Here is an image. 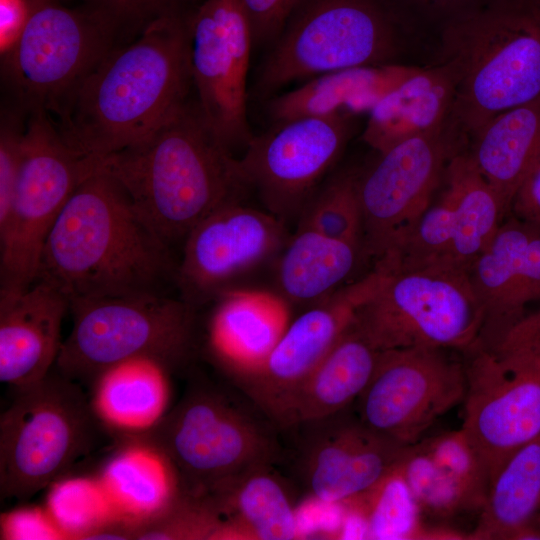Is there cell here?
Returning a JSON list of instances; mask_svg holds the SVG:
<instances>
[{
    "instance_id": "cell-11",
    "label": "cell",
    "mask_w": 540,
    "mask_h": 540,
    "mask_svg": "<svg viewBox=\"0 0 540 540\" xmlns=\"http://www.w3.org/2000/svg\"><path fill=\"white\" fill-rule=\"evenodd\" d=\"M120 39L116 25L91 5L70 9L56 0H32L23 30L3 52L20 110L54 115Z\"/></svg>"
},
{
    "instance_id": "cell-26",
    "label": "cell",
    "mask_w": 540,
    "mask_h": 540,
    "mask_svg": "<svg viewBox=\"0 0 540 540\" xmlns=\"http://www.w3.org/2000/svg\"><path fill=\"white\" fill-rule=\"evenodd\" d=\"M379 353L353 320L298 393L286 429L342 413L366 388Z\"/></svg>"
},
{
    "instance_id": "cell-43",
    "label": "cell",
    "mask_w": 540,
    "mask_h": 540,
    "mask_svg": "<svg viewBox=\"0 0 540 540\" xmlns=\"http://www.w3.org/2000/svg\"><path fill=\"white\" fill-rule=\"evenodd\" d=\"M256 45L272 44L299 0H241Z\"/></svg>"
},
{
    "instance_id": "cell-22",
    "label": "cell",
    "mask_w": 540,
    "mask_h": 540,
    "mask_svg": "<svg viewBox=\"0 0 540 540\" xmlns=\"http://www.w3.org/2000/svg\"><path fill=\"white\" fill-rule=\"evenodd\" d=\"M208 328L213 358L234 380L255 373L289 325L288 303L279 295L229 289L217 298Z\"/></svg>"
},
{
    "instance_id": "cell-27",
    "label": "cell",
    "mask_w": 540,
    "mask_h": 540,
    "mask_svg": "<svg viewBox=\"0 0 540 540\" xmlns=\"http://www.w3.org/2000/svg\"><path fill=\"white\" fill-rule=\"evenodd\" d=\"M414 71L388 64L324 73L274 97L267 106L268 115L277 124L303 117L371 111Z\"/></svg>"
},
{
    "instance_id": "cell-41",
    "label": "cell",
    "mask_w": 540,
    "mask_h": 540,
    "mask_svg": "<svg viewBox=\"0 0 540 540\" xmlns=\"http://www.w3.org/2000/svg\"><path fill=\"white\" fill-rule=\"evenodd\" d=\"M25 125L14 114L2 116L0 129V227L9 215L22 157Z\"/></svg>"
},
{
    "instance_id": "cell-23",
    "label": "cell",
    "mask_w": 540,
    "mask_h": 540,
    "mask_svg": "<svg viewBox=\"0 0 540 540\" xmlns=\"http://www.w3.org/2000/svg\"><path fill=\"white\" fill-rule=\"evenodd\" d=\"M218 513V539L289 540L302 537L289 490L273 465L251 468L203 495Z\"/></svg>"
},
{
    "instance_id": "cell-44",
    "label": "cell",
    "mask_w": 540,
    "mask_h": 540,
    "mask_svg": "<svg viewBox=\"0 0 540 540\" xmlns=\"http://www.w3.org/2000/svg\"><path fill=\"white\" fill-rule=\"evenodd\" d=\"M490 348L540 368V309L524 314Z\"/></svg>"
},
{
    "instance_id": "cell-33",
    "label": "cell",
    "mask_w": 540,
    "mask_h": 540,
    "mask_svg": "<svg viewBox=\"0 0 540 540\" xmlns=\"http://www.w3.org/2000/svg\"><path fill=\"white\" fill-rule=\"evenodd\" d=\"M341 504L346 529L355 538L397 540L427 536L421 509L399 466L369 490Z\"/></svg>"
},
{
    "instance_id": "cell-7",
    "label": "cell",
    "mask_w": 540,
    "mask_h": 540,
    "mask_svg": "<svg viewBox=\"0 0 540 540\" xmlns=\"http://www.w3.org/2000/svg\"><path fill=\"white\" fill-rule=\"evenodd\" d=\"M407 30L382 0H299L272 43L257 81L268 95L296 81L388 65Z\"/></svg>"
},
{
    "instance_id": "cell-40",
    "label": "cell",
    "mask_w": 540,
    "mask_h": 540,
    "mask_svg": "<svg viewBox=\"0 0 540 540\" xmlns=\"http://www.w3.org/2000/svg\"><path fill=\"white\" fill-rule=\"evenodd\" d=\"M406 30L438 27L481 6L488 0H382Z\"/></svg>"
},
{
    "instance_id": "cell-2",
    "label": "cell",
    "mask_w": 540,
    "mask_h": 540,
    "mask_svg": "<svg viewBox=\"0 0 540 540\" xmlns=\"http://www.w3.org/2000/svg\"><path fill=\"white\" fill-rule=\"evenodd\" d=\"M177 266L171 248L145 224L122 185L96 167L53 225L36 280L53 285L69 302L164 294L175 283Z\"/></svg>"
},
{
    "instance_id": "cell-21",
    "label": "cell",
    "mask_w": 540,
    "mask_h": 540,
    "mask_svg": "<svg viewBox=\"0 0 540 540\" xmlns=\"http://www.w3.org/2000/svg\"><path fill=\"white\" fill-rule=\"evenodd\" d=\"M70 307L53 285L36 280L22 291H0V380L15 390L47 376L56 363L61 325Z\"/></svg>"
},
{
    "instance_id": "cell-45",
    "label": "cell",
    "mask_w": 540,
    "mask_h": 540,
    "mask_svg": "<svg viewBox=\"0 0 540 540\" xmlns=\"http://www.w3.org/2000/svg\"><path fill=\"white\" fill-rule=\"evenodd\" d=\"M510 213L522 220L540 223V158L519 187Z\"/></svg>"
},
{
    "instance_id": "cell-29",
    "label": "cell",
    "mask_w": 540,
    "mask_h": 540,
    "mask_svg": "<svg viewBox=\"0 0 540 540\" xmlns=\"http://www.w3.org/2000/svg\"><path fill=\"white\" fill-rule=\"evenodd\" d=\"M363 254L362 245L297 227L279 258L278 295L287 303L313 305L343 286Z\"/></svg>"
},
{
    "instance_id": "cell-37",
    "label": "cell",
    "mask_w": 540,
    "mask_h": 540,
    "mask_svg": "<svg viewBox=\"0 0 540 540\" xmlns=\"http://www.w3.org/2000/svg\"><path fill=\"white\" fill-rule=\"evenodd\" d=\"M398 466L422 513L448 518L458 512L476 510L461 486L420 441L407 447Z\"/></svg>"
},
{
    "instance_id": "cell-18",
    "label": "cell",
    "mask_w": 540,
    "mask_h": 540,
    "mask_svg": "<svg viewBox=\"0 0 540 540\" xmlns=\"http://www.w3.org/2000/svg\"><path fill=\"white\" fill-rule=\"evenodd\" d=\"M283 221L240 202L220 206L184 240L175 285L180 298L197 310L229 290L246 270L278 253L288 241Z\"/></svg>"
},
{
    "instance_id": "cell-6",
    "label": "cell",
    "mask_w": 540,
    "mask_h": 540,
    "mask_svg": "<svg viewBox=\"0 0 540 540\" xmlns=\"http://www.w3.org/2000/svg\"><path fill=\"white\" fill-rule=\"evenodd\" d=\"M72 329L62 342L57 371L81 384L120 362L149 358L169 371L190 358L196 309L181 298L147 294L70 301Z\"/></svg>"
},
{
    "instance_id": "cell-31",
    "label": "cell",
    "mask_w": 540,
    "mask_h": 540,
    "mask_svg": "<svg viewBox=\"0 0 540 540\" xmlns=\"http://www.w3.org/2000/svg\"><path fill=\"white\" fill-rule=\"evenodd\" d=\"M540 436L518 449L491 479L474 539H540Z\"/></svg>"
},
{
    "instance_id": "cell-12",
    "label": "cell",
    "mask_w": 540,
    "mask_h": 540,
    "mask_svg": "<svg viewBox=\"0 0 540 540\" xmlns=\"http://www.w3.org/2000/svg\"><path fill=\"white\" fill-rule=\"evenodd\" d=\"M463 137L451 116L379 153L358 174L365 255L380 259L411 229L431 204L450 160L461 151Z\"/></svg>"
},
{
    "instance_id": "cell-34",
    "label": "cell",
    "mask_w": 540,
    "mask_h": 540,
    "mask_svg": "<svg viewBox=\"0 0 540 540\" xmlns=\"http://www.w3.org/2000/svg\"><path fill=\"white\" fill-rule=\"evenodd\" d=\"M454 197L446 187L402 239L376 263L389 272L451 266ZM453 267V266H451Z\"/></svg>"
},
{
    "instance_id": "cell-24",
    "label": "cell",
    "mask_w": 540,
    "mask_h": 540,
    "mask_svg": "<svg viewBox=\"0 0 540 540\" xmlns=\"http://www.w3.org/2000/svg\"><path fill=\"white\" fill-rule=\"evenodd\" d=\"M454 100V80L444 65L415 70L371 109L363 139L384 152L447 121Z\"/></svg>"
},
{
    "instance_id": "cell-5",
    "label": "cell",
    "mask_w": 540,
    "mask_h": 540,
    "mask_svg": "<svg viewBox=\"0 0 540 540\" xmlns=\"http://www.w3.org/2000/svg\"><path fill=\"white\" fill-rule=\"evenodd\" d=\"M270 426L223 390L198 383L135 439L166 457L183 493L203 496L251 468L277 464L281 447Z\"/></svg>"
},
{
    "instance_id": "cell-42",
    "label": "cell",
    "mask_w": 540,
    "mask_h": 540,
    "mask_svg": "<svg viewBox=\"0 0 540 540\" xmlns=\"http://www.w3.org/2000/svg\"><path fill=\"white\" fill-rule=\"evenodd\" d=\"M0 527L1 539L5 540L67 539L46 508L23 507L3 513Z\"/></svg>"
},
{
    "instance_id": "cell-17",
    "label": "cell",
    "mask_w": 540,
    "mask_h": 540,
    "mask_svg": "<svg viewBox=\"0 0 540 540\" xmlns=\"http://www.w3.org/2000/svg\"><path fill=\"white\" fill-rule=\"evenodd\" d=\"M349 116L303 117L254 135L238 163L269 213L283 222L299 218L349 139Z\"/></svg>"
},
{
    "instance_id": "cell-1",
    "label": "cell",
    "mask_w": 540,
    "mask_h": 540,
    "mask_svg": "<svg viewBox=\"0 0 540 540\" xmlns=\"http://www.w3.org/2000/svg\"><path fill=\"white\" fill-rule=\"evenodd\" d=\"M190 17L154 21L77 85L52 118L72 148L93 158L120 151L188 101Z\"/></svg>"
},
{
    "instance_id": "cell-14",
    "label": "cell",
    "mask_w": 540,
    "mask_h": 540,
    "mask_svg": "<svg viewBox=\"0 0 540 540\" xmlns=\"http://www.w3.org/2000/svg\"><path fill=\"white\" fill-rule=\"evenodd\" d=\"M190 70L197 103L231 151L254 135L247 114V75L254 44L241 0H203L189 21Z\"/></svg>"
},
{
    "instance_id": "cell-28",
    "label": "cell",
    "mask_w": 540,
    "mask_h": 540,
    "mask_svg": "<svg viewBox=\"0 0 540 540\" xmlns=\"http://www.w3.org/2000/svg\"><path fill=\"white\" fill-rule=\"evenodd\" d=\"M168 369L149 358L115 364L97 376L90 399L98 420L111 428L142 434L167 413Z\"/></svg>"
},
{
    "instance_id": "cell-30",
    "label": "cell",
    "mask_w": 540,
    "mask_h": 540,
    "mask_svg": "<svg viewBox=\"0 0 540 540\" xmlns=\"http://www.w3.org/2000/svg\"><path fill=\"white\" fill-rule=\"evenodd\" d=\"M120 520L132 528L163 513L180 493L177 475L166 457L135 441L120 450L98 478Z\"/></svg>"
},
{
    "instance_id": "cell-32",
    "label": "cell",
    "mask_w": 540,
    "mask_h": 540,
    "mask_svg": "<svg viewBox=\"0 0 540 540\" xmlns=\"http://www.w3.org/2000/svg\"><path fill=\"white\" fill-rule=\"evenodd\" d=\"M444 177L454 197L449 264L468 271L493 239L507 212L468 151L452 157Z\"/></svg>"
},
{
    "instance_id": "cell-15",
    "label": "cell",
    "mask_w": 540,
    "mask_h": 540,
    "mask_svg": "<svg viewBox=\"0 0 540 540\" xmlns=\"http://www.w3.org/2000/svg\"><path fill=\"white\" fill-rule=\"evenodd\" d=\"M467 351L461 430L490 484L511 455L540 436V368L492 348Z\"/></svg>"
},
{
    "instance_id": "cell-20",
    "label": "cell",
    "mask_w": 540,
    "mask_h": 540,
    "mask_svg": "<svg viewBox=\"0 0 540 540\" xmlns=\"http://www.w3.org/2000/svg\"><path fill=\"white\" fill-rule=\"evenodd\" d=\"M468 273L484 309L478 345L489 348L540 300V223L504 219Z\"/></svg>"
},
{
    "instance_id": "cell-3",
    "label": "cell",
    "mask_w": 540,
    "mask_h": 540,
    "mask_svg": "<svg viewBox=\"0 0 540 540\" xmlns=\"http://www.w3.org/2000/svg\"><path fill=\"white\" fill-rule=\"evenodd\" d=\"M125 189L145 224L170 248L249 187L232 151L197 101H187L140 141L97 159Z\"/></svg>"
},
{
    "instance_id": "cell-19",
    "label": "cell",
    "mask_w": 540,
    "mask_h": 540,
    "mask_svg": "<svg viewBox=\"0 0 540 540\" xmlns=\"http://www.w3.org/2000/svg\"><path fill=\"white\" fill-rule=\"evenodd\" d=\"M338 416L303 425L312 434L300 454L302 480L315 500L328 505L372 488L398 466L408 447L375 433L358 418L340 421Z\"/></svg>"
},
{
    "instance_id": "cell-10",
    "label": "cell",
    "mask_w": 540,
    "mask_h": 540,
    "mask_svg": "<svg viewBox=\"0 0 540 540\" xmlns=\"http://www.w3.org/2000/svg\"><path fill=\"white\" fill-rule=\"evenodd\" d=\"M96 166V158L65 141L49 114H28L14 196L0 227V291H22L35 282L53 225Z\"/></svg>"
},
{
    "instance_id": "cell-13",
    "label": "cell",
    "mask_w": 540,
    "mask_h": 540,
    "mask_svg": "<svg viewBox=\"0 0 540 540\" xmlns=\"http://www.w3.org/2000/svg\"><path fill=\"white\" fill-rule=\"evenodd\" d=\"M449 350L380 351L374 373L356 400L359 421L402 446L418 443L439 417L465 398V364Z\"/></svg>"
},
{
    "instance_id": "cell-8",
    "label": "cell",
    "mask_w": 540,
    "mask_h": 540,
    "mask_svg": "<svg viewBox=\"0 0 540 540\" xmlns=\"http://www.w3.org/2000/svg\"><path fill=\"white\" fill-rule=\"evenodd\" d=\"M97 416L79 383L58 371L16 390L0 417V493L28 499L93 448Z\"/></svg>"
},
{
    "instance_id": "cell-9",
    "label": "cell",
    "mask_w": 540,
    "mask_h": 540,
    "mask_svg": "<svg viewBox=\"0 0 540 540\" xmlns=\"http://www.w3.org/2000/svg\"><path fill=\"white\" fill-rule=\"evenodd\" d=\"M354 323L378 351L477 345L484 309L467 270L457 267L387 272L357 310Z\"/></svg>"
},
{
    "instance_id": "cell-25",
    "label": "cell",
    "mask_w": 540,
    "mask_h": 540,
    "mask_svg": "<svg viewBox=\"0 0 540 540\" xmlns=\"http://www.w3.org/2000/svg\"><path fill=\"white\" fill-rule=\"evenodd\" d=\"M468 153L510 213L512 201L540 158V96L487 122Z\"/></svg>"
},
{
    "instance_id": "cell-39",
    "label": "cell",
    "mask_w": 540,
    "mask_h": 540,
    "mask_svg": "<svg viewBox=\"0 0 540 540\" xmlns=\"http://www.w3.org/2000/svg\"><path fill=\"white\" fill-rule=\"evenodd\" d=\"M117 27L121 37L137 36L156 20L188 17L201 2L198 0H88Z\"/></svg>"
},
{
    "instance_id": "cell-38",
    "label": "cell",
    "mask_w": 540,
    "mask_h": 540,
    "mask_svg": "<svg viewBox=\"0 0 540 540\" xmlns=\"http://www.w3.org/2000/svg\"><path fill=\"white\" fill-rule=\"evenodd\" d=\"M430 456L461 486L476 510H481L489 477L461 429L420 442Z\"/></svg>"
},
{
    "instance_id": "cell-35",
    "label": "cell",
    "mask_w": 540,
    "mask_h": 540,
    "mask_svg": "<svg viewBox=\"0 0 540 540\" xmlns=\"http://www.w3.org/2000/svg\"><path fill=\"white\" fill-rule=\"evenodd\" d=\"M46 510L67 539H89L102 528L122 522L98 478L54 482Z\"/></svg>"
},
{
    "instance_id": "cell-4",
    "label": "cell",
    "mask_w": 540,
    "mask_h": 540,
    "mask_svg": "<svg viewBox=\"0 0 540 540\" xmlns=\"http://www.w3.org/2000/svg\"><path fill=\"white\" fill-rule=\"evenodd\" d=\"M440 36L439 63L454 80L452 117L464 136L540 96V0H488Z\"/></svg>"
},
{
    "instance_id": "cell-16",
    "label": "cell",
    "mask_w": 540,
    "mask_h": 540,
    "mask_svg": "<svg viewBox=\"0 0 540 540\" xmlns=\"http://www.w3.org/2000/svg\"><path fill=\"white\" fill-rule=\"evenodd\" d=\"M386 274L383 267L375 264L363 278L313 304L289 323L255 373L234 381L276 428L286 430L298 393Z\"/></svg>"
},
{
    "instance_id": "cell-46",
    "label": "cell",
    "mask_w": 540,
    "mask_h": 540,
    "mask_svg": "<svg viewBox=\"0 0 540 540\" xmlns=\"http://www.w3.org/2000/svg\"><path fill=\"white\" fill-rule=\"evenodd\" d=\"M1 49L5 52L18 38L32 10V0H0Z\"/></svg>"
},
{
    "instance_id": "cell-36",
    "label": "cell",
    "mask_w": 540,
    "mask_h": 540,
    "mask_svg": "<svg viewBox=\"0 0 540 540\" xmlns=\"http://www.w3.org/2000/svg\"><path fill=\"white\" fill-rule=\"evenodd\" d=\"M297 227L363 246L358 174L340 173L321 184L303 208Z\"/></svg>"
}]
</instances>
